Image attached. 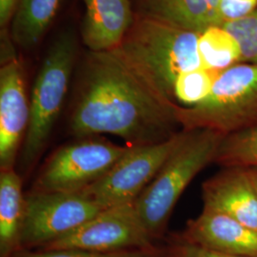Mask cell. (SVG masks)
Returning <instances> with one entry per match:
<instances>
[{
    "mask_svg": "<svg viewBox=\"0 0 257 257\" xmlns=\"http://www.w3.org/2000/svg\"><path fill=\"white\" fill-rule=\"evenodd\" d=\"M203 210L227 214L257 230V189L247 167H224L202 185Z\"/></svg>",
    "mask_w": 257,
    "mask_h": 257,
    "instance_id": "8fae6325",
    "label": "cell"
},
{
    "mask_svg": "<svg viewBox=\"0 0 257 257\" xmlns=\"http://www.w3.org/2000/svg\"><path fill=\"white\" fill-rule=\"evenodd\" d=\"M198 52L205 69L223 72L243 63L237 39L223 25H214L200 33Z\"/></svg>",
    "mask_w": 257,
    "mask_h": 257,
    "instance_id": "e0dca14e",
    "label": "cell"
},
{
    "mask_svg": "<svg viewBox=\"0 0 257 257\" xmlns=\"http://www.w3.org/2000/svg\"><path fill=\"white\" fill-rule=\"evenodd\" d=\"M220 0H133L136 16L155 19L184 30L202 33L222 25Z\"/></svg>",
    "mask_w": 257,
    "mask_h": 257,
    "instance_id": "5bb4252c",
    "label": "cell"
},
{
    "mask_svg": "<svg viewBox=\"0 0 257 257\" xmlns=\"http://www.w3.org/2000/svg\"><path fill=\"white\" fill-rule=\"evenodd\" d=\"M180 241L225 254L257 257V230L218 211L203 210L188 221Z\"/></svg>",
    "mask_w": 257,
    "mask_h": 257,
    "instance_id": "7c38bea8",
    "label": "cell"
},
{
    "mask_svg": "<svg viewBox=\"0 0 257 257\" xmlns=\"http://www.w3.org/2000/svg\"><path fill=\"white\" fill-rule=\"evenodd\" d=\"M21 257H174L172 249L169 251L157 248H136L117 251H92L82 249H60L41 250L27 253Z\"/></svg>",
    "mask_w": 257,
    "mask_h": 257,
    "instance_id": "44dd1931",
    "label": "cell"
},
{
    "mask_svg": "<svg viewBox=\"0 0 257 257\" xmlns=\"http://www.w3.org/2000/svg\"><path fill=\"white\" fill-rule=\"evenodd\" d=\"M185 136L186 131L182 130L160 143L131 146L128 153L106 175L80 192L103 209L136 202Z\"/></svg>",
    "mask_w": 257,
    "mask_h": 257,
    "instance_id": "52a82bcc",
    "label": "cell"
},
{
    "mask_svg": "<svg viewBox=\"0 0 257 257\" xmlns=\"http://www.w3.org/2000/svg\"><path fill=\"white\" fill-rule=\"evenodd\" d=\"M222 25L237 39L243 62L257 65V10L246 19Z\"/></svg>",
    "mask_w": 257,
    "mask_h": 257,
    "instance_id": "ffe728a7",
    "label": "cell"
},
{
    "mask_svg": "<svg viewBox=\"0 0 257 257\" xmlns=\"http://www.w3.org/2000/svg\"><path fill=\"white\" fill-rule=\"evenodd\" d=\"M214 163L223 167H257V125L224 137Z\"/></svg>",
    "mask_w": 257,
    "mask_h": 257,
    "instance_id": "ac0fdd59",
    "label": "cell"
},
{
    "mask_svg": "<svg viewBox=\"0 0 257 257\" xmlns=\"http://www.w3.org/2000/svg\"><path fill=\"white\" fill-rule=\"evenodd\" d=\"M220 73L202 68L181 74L177 77L174 86L175 103L178 102L181 107L186 108L198 105L210 94Z\"/></svg>",
    "mask_w": 257,
    "mask_h": 257,
    "instance_id": "d6986e66",
    "label": "cell"
},
{
    "mask_svg": "<svg viewBox=\"0 0 257 257\" xmlns=\"http://www.w3.org/2000/svg\"><path fill=\"white\" fill-rule=\"evenodd\" d=\"M177 120L185 131L209 128L224 137L257 125V65L243 62L221 72L205 100L178 105Z\"/></svg>",
    "mask_w": 257,
    "mask_h": 257,
    "instance_id": "5b68a950",
    "label": "cell"
},
{
    "mask_svg": "<svg viewBox=\"0 0 257 257\" xmlns=\"http://www.w3.org/2000/svg\"><path fill=\"white\" fill-rule=\"evenodd\" d=\"M223 138L209 128L186 131L183 141L136 200L139 219L154 240L164 234L176 203L193 178L214 162Z\"/></svg>",
    "mask_w": 257,
    "mask_h": 257,
    "instance_id": "3957f363",
    "label": "cell"
},
{
    "mask_svg": "<svg viewBox=\"0 0 257 257\" xmlns=\"http://www.w3.org/2000/svg\"><path fill=\"white\" fill-rule=\"evenodd\" d=\"M174 257H249L225 254L181 242L172 248Z\"/></svg>",
    "mask_w": 257,
    "mask_h": 257,
    "instance_id": "603a6c76",
    "label": "cell"
},
{
    "mask_svg": "<svg viewBox=\"0 0 257 257\" xmlns=\"http://www.w3.org/2000/svg\"><path fill=\"white\" fill-rule=\"evenodd\" d=\"M257 10V0H220L219 16L222 24L246 19Z\"/></svg>",
    "mask_w": 257,
    "mask_h": 257,
    "instance_id": "7402d4cb",
    "label": "cell"
},
{
    "mask_svg": "<svg viewBox=\"0 0 257 257\" xmlns=\"http://www.w3.org/2000/svg\"><path fill=\"white\" fill-rule=\"evenodd\" d=\"M178 104L159 92L117 49L87 56L71 131L77 138L108 134L130 146L160 143L179 126Z\"/></svg>",
    "mask_w": 257,
    "mask_h": 257,
    "instance_id": "6da1fadb",
    "label": "cell"
},
{
    "mask_svg": "<svg viewBox=\"0 0 257 257\" xmlns=\"http://www.w3.org/2000/svg\"><path fill=\"white\" fill-rule=\"evenodd\" d=\"M85 7L82 39L91 52L119 47L136 14L133 0H82Z\"/></svg>",
    "mask_w": 257,
    "mask_h": 257,
    "instance_id": "4fadbf2b",
    "label": "cell"
},
{
    "mask_svg": "<svg viewBox=\"0 0 257 257\" xmlns=\"http://www.w3.org/2000/svg\"><path fill=\"white\" fill-rule=\"evenodd\" d=\"M77 55L72 30L62 32L50 47L41 64L30 98L31 116L22 145L21 165L29 171L43 154L55 121L63 107Z\"/></svg>",
    "mask_w": 257,
    "mask_h": 257,
    "instance_id": "277c9868",
    "label": "cell"
},
{
    "mask_svg": "<svg viewBox=\"0 0 257 257\" xmlns=\"http://www.w3.org/2000/svg\"><path fill=\"white\" fill-rule=\"evenodd\" d=\"M25 216V197L22 181L15 169L0 174V254L10 257L20 245Z\"/></svg>",
    "mask_w": 257,
    "mask_h": 257,
    "instance_id": "9a60e30c",
    "label": "cell"
},
{
    "mask_svg": "<svg viewBox=\"0 0 257 257\" xmlns=\"http://www.w3.org/2000/svg\"><path fill=\"white\" fill-rule=\"evenodd\" d=\"M21 0H0V27L6 31Z\"/></svg>",
    "mask_w": 257,
    "mask_h": 257,
    "instance_id": "cb8c5ba5",
    "label": "cell"
},
{
    "mask_svg": "<svg viewBox=\"0 0 257 257\" xmlns=\"http://www.w3.org/2000/svg\"><path fill=\"white\" fill-rule=\"evenodd\" d=\"M102 210L82 192H32L25 198L20 245L42 248L91 220Z\"/></svg>",
    "mask_w": 257,
    "mask_h": 257,
    "instance_id": "ba28073f",
    "label": "cell"
},
{
    "mask_svg": "<svg viewBox=\"0 0 257 257\" xmlns=\"http://www.w3.org/2000/svg\"><path fill=\"white\" fill-rule=\"evenodd\" d=\"M62 0H21L12 19L10 36L23 49L37 46L59 10Z\"/></svg>",
    "mask_w": 257,
    "mask_h": 257,
    "instance_id": "2e32d148",
    "label": "cell"
},
{
    "mask_svg": "<svg viewBox=\"0 0 257 257\" xmlns=\"http://www.w3.org/2000/svg\"><path fill=\"white\" fill-rule=\"evenodd\" d=\"M153 241L139 219L136 204L132 202L102 210L91 220L41 249L117 251L154 248Z\"/></svg>",
    "mask_w": 257,
    "mask_h": 257,
    "instance_id": "9c48e42d",
    "label": "cell"
},
{
    "mask_svg": "<svg viewBox=\"0 0 257 257\" xmlns=\"http://www.w3.org/2000/svg\"><path fill=\"white\" fill-rule=\"evenodd\" d=\"M199 35L136 16L116 49L159 92L175 102L177 77L204 68L198 52Z\"/></svg>",
    "mask_w": 257,
    "mask_h": 257,
    "instance_id": "7a4b0ae2",
    "label": "cell"
},
{
    "mask_svg": "<svg viewBox=\"0 0 257 257\" xmlns=\"http://www.w3.org/2000/svg\"><path fill=\"white\" fill-rule=\"evenodd\" d=\"M108 140L85 138L59 149L34 185L36 193H77L98 181L128 153Z\"/></svg>",
    "mask_w": 257,
    "mask_h": 257,
    "instance_id": "8992f818",
    "label": "cell"
},
{
    "mask_svg": "<svg viewBox=\"0 0 257 257\" xmlns=\"http://www.w3.org/2000/svg\"><path fill=\"white\" fill-rule=\"evenodd\" d=\"M31 116L24 69L15 57L0 69V168L13 169L23 145Z\"/></svg>",
    "mask_w": 257,
    "mask_h": 257,
    "instance_id": "30bf717a",
    "label": "cell"
},
{
    "mask_svg": "<svg viewBox=\"0 0 257 257\" xmlns=\"http://www.w3.org/2000/svg\"><path fill=\"white\" fill-rule=\"evenodd\" d=\"M249 175L251 176V179L253 181V183L255 185L257 189V167H250L248 168Z\"/></svg>",
    "mask_w": 257,
    "mask_h": 257,
    "instance_id": "d4e9b609",
    "label": "cell"
}]
</instances>
